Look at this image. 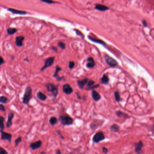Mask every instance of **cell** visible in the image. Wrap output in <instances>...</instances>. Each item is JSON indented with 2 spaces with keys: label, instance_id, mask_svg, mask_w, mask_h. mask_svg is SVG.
Returning a JSON list of instances; mask_svg holds the SVG:
<instances>
[{
  "label": "cell",
  "instance_id": "cell-24",
  "mask_svg": "<svg viewBox=\"0 0 154 154\" xmlns=\"http://www.w3.org/2000/svg\"><path fill=\"white\" fill-rule=\"evenodd\" d=\"M8 101V98L4 96H1L0 97V102L1 104H6Z\"/></svg>",
  "mask_w": 154,
  "mask_h": 154
},
{
  "label": "cell",
  "instance_id": "cell-9",
  "mask_svg": "<svg viewBox=\"0 0 154 154\" xmlns=\"http://www.w3.org/2000/svg\"><path fill=\"white\" fill-rule=\"evenodd\" d=\"M42 141L40 140H39L35 142L31 143L29 145V147L32 150H35L40 148L42 146Z\"/></svg>",
  "mask_w": 154,
  "mask_h": 154
},
{
  "label": "cell",
  "instance_id": "cell-32",
  "mask_svg": "<svg viewBox=\"0 0 154 154\" xmlns=\"http://www.w3.org/2000/svg\"><path fill=\"white\" fill-rule=\"evenodd\" d=\"M90 40H91V41H94V42H96V43H101L102 44H104V42H103L102 41H100V40H95V39H92V38H89Z\"/></svg>",
  "mask_w": 154,
  "mask_h": 154
},
{
  "label": "cell",
  "instance_id": "cell-13",
  "mask_svg": "<svg viewBox=\"0 0 154 154\" xmlns=\"http://www.w3.org/2000/svg\"><path fill=\"white\" fill-rule=\"evenodd\" d=\"M37 97L40 100L44 101L47 99V96L41 91H39L36 94Z\"/></svg>",
  "mask_w": 154,
  "mask_h": 154
},
{
  "label": "cell",
  "instance_id": "cell-29",
  "mask_svg": "<svg viewBox=\"0 0 154 154\" xmlns=\"http://www.w3.org/2000/svg\"><path fill=\"white\" fill-rule=\"evenodd\" d=\"M94 81L93 80H89V81H88V82L87 83V86L88 87H90V86H93L94 85Z\"/></svg>",
  "mask_w": 154,
  "mask_h": 154
},
{
  "label": "cell",
  "instance_id": "cell-17",
  "mask_svg": "<svg viewBox=\"0 0 154 154\" xmlns=\"http://www.w3.org/2000/svg\"><path fill=\"white\" fill-rule=\"evenodd\" d=\"M8 10L11 12H12L14 14H25L27 13L26 12H25V11H19V10H17L15 9H12V8L9 9Z\"/></svg>",
  "mask_w": 154,
  "mask_h": 154
},
{
  "label": "cell",
  "instance_id": "cell-1",
  "mask_svg": "<svg viewBox=\"0 0 154 154\" xmlns=\"http://www.w3.org/2000/svg\"><path fill=\"white\" fill-rule=\"evenodd\" d=\"M45 87L47 91L51 94L53 101H54L56 100L59 93V86L52 83H48L45 85Z\"/></svg>",
  "mask_w": 154,
  "mask_h": 154
},
{
  "label": "cell",
  "instance_id": "cell-4",
  "mask_svg": "<svg viewBox=\"0 0 154 154\" xmlns=\"http://www.w3.org/2000/svg\"><path fill=\"white\" fill-rule=\"evenodd\" d=\"M55 60V57H49L45 61V64L43 67L40 68V71L41 72H43L46 69L51 67L54 64V62Z\"/></svg>",
  "mask_w": 154,
  "mask_h": 154
},
{
  "label": "cell",
  "instance_id": "cell-34",
  "mask_svg": "<svg viewBox=\"0 0 154 154\" xmlns=\"http://www.w3.org/2000/svg\"><path fill=\"white\" fill-rule=\"evenodd\" d=\"M40 0L47 4H53L55 3V2L53 1L52 0Z\"/></svg>",
  "mask_w": 154,
  "mask_h": 154
},
{
  "label": "cell",
  "instance_id": "cell-19",
  "mask_svg": "<svg viewBox=\"0 0 154 154\" xmlns=\"http://www.w3.org/2000/svg\"><path fill=\"white\" fill-rule=\"evenodd\" d=\"M49 123L52 126L56 125L58 122V120L56 117H52L49 120Z\"/></svg>",
  "mask_w": 154,
  "mask_h": 154
},
{
  "label": "cell",
  "instance_id": "cell-37",
  "mask_svg": "<svg viewBox=\"0 0 154 154\" xmlns=\"http://www.w3.org/2000/svg\"><path fill=\"white\" fill-rule=\"evenodd\" d=\"M0 110L1 111H2V112L6 111L5 107L4 106V105L2 104H0Z\"/></svg>",
  "mask_w": 154,
  "mask_h": 154
},
{
  "label": "cell",
  "instance_id": "cell-33",
  "mask_svg": "<svg viewBox=\"0 0 154 154\" xmlns=\"http://www.w3.org/2000/svg\"><path fill=\"white\" fill-rule=\"evenodd\" d=\"M0 154H8V153L2 147H0Z\"/></svg>",
  "mask_w": 154,
  "mask_h": 154
},
{
  "label": "cell",
  "instance_id": "cell-39",
  "mask_svg": "<svg viewBox=\"0 0 154 154\" xmlns=\"http://www.w3.org/2000/svg\"><path fill=\"white\" fill-rule=\"evenodd\" d=\"M102 150H103V151L104 152V153H107V150L106 148H105V147H103V149H102Z\"/></svg>",
  "mask_w": 154,
  "mask_h": 154
},
{
  "label": "cell",
  "instance_id": "cell-3",
  "mask_svg": "<svg viewBox=\"0 0 154 154\" xmlns=\"http://www.w3.org/2000/svg\"><path fill=\"white\" fill-rule=\"evenodd\" d=\"M32 89L30 86H28L26 88L23 97L22 102L24 104H28L31 98Z\"/></svg>",
  "mask_w": 154,
  "mask_h": 154
},
{
  "label": "cell",
  "instance_id": "cell-44",
  "mask_svg": "<svg viewBox=\"0 0 154 154\" xmlns=\"http://www.w3.org/2000/svg\"><path fill=\"white\" fill-rule=\"evenodd\" d=\"M28 59H25V61H28V62H29V61H28Z\"/></svg>",
  "mask_w": 154,
  "mask_h": 154
},
{
  "label": "cell",
  "instance_id": "cell-30",
  "mask_svg": "<svg viewBox=\"0 0 154 154\" xmlns=\"http://www.w3.org/2000/svg\"><path fill=\"white\" fill-rule=\"evenodd\" d=\"M115 98L116 100L117 101H119L120 100V94L118 93V92H116L115 93Z\"/></svg>",
  "mask_w": 154,
  "mask_h": 154
},
{
  "label": "cell",
  "instance_id": "cell-20",
  "mask_svg": "<svg viewBox=\"0 0 154 154\" xmlns=\"http://www.w3.org/2000/svg\"><path fill=\"white\" fill-rule=\"evenodd\" d=\"M101 82L103 84H105V85L107 84L109 81V79L107 75H104L101 79Z\"/></svg>",
  "mask_w": 154,
  "mask_h": 154
},
{
  "label": "cell",
  "instance_id": "cell-35",
  "mask_svg": "<svg viewBox=\"0 0 154 154\" xmlns=\"http://www.w3.org/2000/svg\"><path fill=\"white\" fill-rule=\"evenodd\" d=\"M56 133L57 134V135H58V136H59L60 137V138H61V139H64V137L63 136V135L61 134V131H59V130H57L56 131Z\"/></svg>",
  "mask_w": 154,
  "mask_h": 154
},
{
  "label": "cell",
  "instance_id": "cell-38",
  "mask_svg": "<svg viewBox=\"0 0 154 154\" xmlns=\"http://www.w3.org/2000/svg\"><path fill=\"white\" fill-rule=\"evenodd\" d=\"M75 94H76V96H77V98H78L79 100H81V98L80 95L78 93V92H76Z\"/></svg>",
  "mask_w": 154,
  "mask_h": 154
},
{
  "label": "cell",
  "instance_id": "cell-5",
  "mask_svg": "<svg viewBox=\"0 0 154 154\" xmlns=\"http://www.w3.org/2000/svg\"><path fill=\"white\" fill-rule=\"evenodd\" d=\"M105 137L104 136V133L102 132L96 133L93 137V141L95 143H99L101 141L104 140Z\"/></svg>",
  "mask_w": 154,
  "mask_h": 154
},
{
  "label": "cell",
  "instance_id": "cell-27",
  "mask_svg": "<svg viewBox=\"0 0 154 154\" xmlns=\"http://www.w3.org/2000/svg\"><path fill=\"white\" fill-rule=\"evenodd\" d=\"M75 63L73 61H70L68 63V68L70 69H72L74 67Z\"/></svg>",
  "mask_w": 154,
  "mask_h": 154
},
{
  "label": "cell",
  "instance_id": "cell-43",
  "mask_svg": "<svg viewBox=\"0 0 154 154\" xmlns=\"http://www.w3.org/2000/svg\"><path fill=\"white\" fill-rule=\"evenodd\" d=\"M40 154H46V152H44V151H42V152H40Z\"/></svg>",
  "mask_w": 154,
  "mask_h": 154
},
{
  "label": "cell",
  "instance_id": "cell-41",
  "mask_svg": "<svg viewBox=\"0 0 154 154\" xmlns=\"http://www.w3.org/2000/svg\"><path fill=\"white\" fill-rule=\"evenodd\" d=\"M55 153H56V154H61V151H60V150L59 149H58V150H56V151Z\"/></svg>",
  "mask_w": 154,
  "mask_h": 154
},
{
  "label": "cell",
  "instance_id": "cell-6",
  "mask_svg": "<svg viewBox=\"0 0 154 154\" xmlns=\"http://www.w3.org/2000/svg\"><path fill=\"white\" fill-rule=\"evenodd\" d=\"M1 133V140H7L9 142H11L12 135L10 133L4 132L2 130H0Z\"/></svg>",
  "mask_w": 154,
  "mask_h": 154
},
{
  "label": "cell",
  "instance_id": "cell-42",
  "mask_svg": "<svg viewBox=\"0 0 154 154\" xmlns=\"http://www.w3.org/2000/svg\"><path fill=\"white\" fill-rule=\"evenodd\" d=\"M52 49L53 50H54V51H55V52H57V48L56 47H52Z\"/></svg>",
  "mask_w": 154,
  "mask_h": 154
},
{
  "label": "cell",
  "instance_id": "cell-22",
  "mask_svg": "<svg viewBox=\"0 0 154 154\" xmlns=\"http://www.w3.org/2000/svg\"><path fill=\"white\" fill-rule=\"evenodd\" d=\"M4 122V118L2 116H0V130H3L5 128Z\"/></svg>",
  "mask_w": 154,
  "mask_h": 154
},
{
  "label": "cell",
  "instance_id": "cell-31",
  "mask_svg": "<svg viewBox=\"0 0 154 154\" xmlns=\"http://www.w3.org/2000/svg\"><path fill=\"white\" fill-rule=\"evenodd\" d=\"M58 46L60 47L62 49H64L66 47L65 44L62 42H59L58 43Z\"/></svg>",
  "mask_w": 154,
  "mask_h": 154
},
{
  "label": "cell",
  "instance_id": "cell-11",
  "mask_svg": "<svg viewBox=\"0 0 154 154\" xmlns=\"http://www.w3.org/2000/svg\"><path fill=\"white\" fill-rule=\"evenodd\" d=\"M14 114L13 113L11 112L9 113V114L8 115V120H7V122H6V125L7 128L10 127L13 124L12 120L14 118Z\"/></svg>",
  "mask_w": 154,
  "mask_h": 154
},
{
  "label": "cell",
  "instance_id": "cell-21",
  "mask_svg": "<svg viewBox=\"0 0 154 154\" xmlns=\"http://www.w3.org/2000/svg\"><path fill=\"white\" fill-rule=\"evenodd\" d=\"M142 147H143V144L141 141H140L138 143L136 144V149H135V151H136L137 153L139 152V151H140L141 150Z\"/></svg>",
  "mask_w": 154,
  "mask_h": 154
},
{
  "label": "cell",
  "instance_id": "cell-18",
  "mask_svg": "<svg viewBox=\"0 0 154 154\" xmlns=\"http://www.w3.org/2000/svg\"><path fill=\"white\" fill-rule=\"evenodd\" d=\"M61 70H62V68H61L60 67H59V66L57 65L56 67L55 71V72H54V75H53V77H54V78H56L57 79V78L59 77V76H58L59 72L61 71Z\"/></svg>",
  "mask_w": 154,
  "mask_h": 154
},
{
  "label": "cell",
  "instance_id": "cell-40",
  "mask_svg": "<svg viewBox=\"0 0 154 154\" xmlns=\"http://www.w3.org/2000/svg\"><path fill=\"white\" fill-rule=\"evenodd\" d=\"M4 63V61L2 57H0V65L3 64Z\"/></svg>",
  "mask_w": 154,
  "mask_h": 154
},
{
  "label": "cell",
  "instance_id": "cell-23",
  "mask_svg": "<svg viewBox=\"0 0 154 154\" xmlns=\"http://www.w3.org/2000/svg\"><path fill=\"white\" fill-rule=\"evenodd\" d=\"M7 32L8 34L11 35V34H14V33L16 32L17 30L16 29H14V28H9L7 29Z\"/></svg>",
  "mask_w": 154,
  "mask_h": 154
},
{
  "label": "cell",
  "instance_id": "cell-25",
  "mask_svg": "<svg viewBox=\"0 0 154 154\" xmlns=\"http://www.w3.org/2000/svg\"><path fill=\"white\" fill-rule=\"evenodd\" d=\"M22 141V138L21 137H19L17 138H16L14 141V144H15V147H16L20 142H21Z\"/></svg>",
  "mask_w": 154,
  "mask_h": 154
},
{
  "label": "cell",
  "instance_id": "cell-16",
  "mask_svg": "<svg viewBox=\"0 0 154 154\" xmlns=\"http://www.w3.org/2000/svg\"><path fill=\"white\" fill-rule=\"evenodd\" d=\"M95 8L99 11H107L108 9V7L101 4H97L95 7Z\"/></svg>",
  "mask_w": 154,
  "mask_h": 154
},
{
  "label": "cell",
  "instance_id": "cell-10",
  "mask_svg": "<svg viewBox=\"0 0 154 154\" xmlns=\"http://www.w3.org/2000/svg\"><path fill=\"white\" fill-rule=\"evenodd\" d=\"M88 81H89V79L88 78H85V79L78 80L77 81V83L79 88L80 90H83L84 86L87 85Z\"/></svg>",
  "mask_w": 154,
  "mask_h": 154
},
{
  "label": "cell",
  "instance_id": "cell-2",
  "mask_svg": "<svg viewBox=\"0 0 154 154\" xmlns=\"http://www.w3.org/2000/svg\"><path fill=\"white\" fill-rule=\"evenodd\" d=\"M59 121L63 126H70L73 123L74 119L68 115H60L59 117Z\"/></svg>",
  "mask_w": 154,
  "mask_h": 154
},
{
  "label": "cell",
  "instance_id": "cell-15",
  "mask_svg": "<svg viewBox=\"0 0 154 154\" xmlns=\"http://www.w3.org/2000/svg\"><path fill=\"white\" fill-rule=\"evenodd\" d=\"M24 40V37L23 36L17 37L15 40L16 45L19 47H21L23 45V42Z\"/></svg>",
  "mask_w": 154,
  "mask_h": 154
},
{
  "label": "cell",
  "instance_id": "cell-36",
  "mask_svg": "<svg viewBox=\"0 0 154 154\" xmlns=\"http://www.w3.org/2000/svg\"><path fill=\"white\" fill-rule=\"evenodd\" d=\"M57 80L58 81H62V80H65V77L64 76H60V77L59 76L58 78H57Z\"/></svg>",
  "mask_w": 154,
  "mask_h": 154
},
{
  "label": "cell",
  "instance_id": "cell-14",
  "mask_svg": "<svg viewBox=\"0 0 154 154\" xmlns=\"http://www.w3.org/2000/svg\"><path fill=\"white\" fill-rule=\"evenodd\" d=\"M92 96L94 100L95 101H98L100 99L101 97L100 94L98 93L96 91L93 90L92 91Z\"/></svg>",
  "mask_w": 154,
  "mask_h": 154
},
{
  "label": "cell",
  "instance_id": "cell-12",
  "mask_svg": "<svg viewBox=\"0 0 154 154\" xmlns=\"http://www.w3.org/2000/svg\"><path fill=\"white\" fill-rule=\"evenodd\" d=\"M87 63L86 64V67L88 68H93L95 66V63L94 61V59L92 57H88L87 59Z\"/></svg>",
  "mask_w": 154,
  "mask_h": 154
},
{
  "label": "cell",
  "instance_id": "cell-28",
  "mask_svg": "<svg viewBox=\"0 0 154 154\" xmlns=\"http://www.w3.org/2000/svg\"><path fill=\"white\" fill-rule=\"evenodd\" d=\"M99 85H94V86H90L89 87H87L86 88V90H93L95 88H97L98 87H99Z\"/></svg>",
  "mask_w": 154,
  "mask_h": 154
},
{
  "label": "cell",
  "instance_id": "cell-7",
  "mask_svg": "<svg viewBox=\"0 0 154 154\" xmlns=\"http://www.w3.org/2000/svg\"><path fill=\"white\" fill-rule=\"evenodd\" d=\"M105 60L107 64L112 67H115L118 64L116 60L107 55L105 56Z\"/></svg>",
  "mask_w": 154,
  "mask_h": 154
},
{
  "label": "cell",
  "instance_id": "cell-8",
  "mask_svg": "<svg viewBox=\"0 0 154 154\" xmlns=\"http://www.w3.org/2000/svg\"><path fill=\"white\" fill-rule=\"evenodd\" d=\"M63 92L66 94H70L73 93V89L68 84H65L62 86Z\"/></svg>",
  "mask_w": 154,
  "mask_h": 154
},
{
  "label": "cell",
  "instance_id": "cell-26",
  "mask_svg": "<svg viewBox=\"0 0 154 154\" xmlns=\"http://www.w3.org/2000/svg\"><path fill=\"white\" fill-rule=\"evenodd\" d=\"M110 129L112 131L116 132L118 131V130H119V127H118V126L117 125H113L111 126Z\"/></svg>",
  "mask_w": 154,
  "mask_h": 154
}]
</instances>
